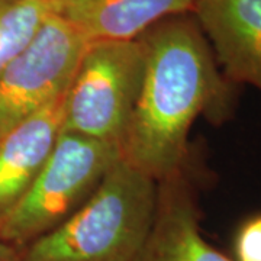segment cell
I'll return each instance as SVG.
<instances>
[{"label":"cell","mask_w":261,"mask_h":261,"mask_svg":"<svg viewBox=\"0 0 261 261\" xmlns=\"http://www.w3.org/2000/svg\"><path fill=\"white\" fill-rule=\"evenodd\" d=\"M49 16L45 0H0V73Z\"/></svg>","instance_id":"cell-10"},{"label":"cell","mask_w":261,"mask_h":261,"mask_svg":"<svg viewBox=\"0 0 261 261\" xmlns=\"http://www.w3.org/2000/svg\"><path fill=\"white\" fill-rule=\"evenodd\" d=\"M159 181L122 155L70 218L25 245L22 261H130L154 221Z\"/></svg>","instance_id":"cell-2"},{"label":"cell","mask_w":261,"mask_h":261,"mask_svg":"<svg viewBox=\"0 0 261 261\" xmlns=\"http://www.w3.org/2000/svg\"><path fill=\"white\" fill-rule=\"evenodd\" d=\"M119 157L118 144L63 130L27 193L0 216V238L22 250L51 232L83 205Z\"/></svg>","instance_id":"cell-3"},{"label":"cell","mask_w":261,"mask_h":261,"mask_svg":"<svg viewBox=\"0 0 261 261\" xmlns=\"http://www.w3.org/2000/svg\"><path fill=\"white\" fill-rule=\"evenodd\" d=\"M233 261H261V214L240 225L233 240Z\"/></svg>","instance_id":"cell-11"},{"label":"cell","mask_w":261,"mask_h":261,"mask_svg":"<svg viewBox=\"0 0 261 261\" xmlns=\"http://www.w3.org/2000/svg\"><path fill=\"white\" fill-rule=\"evenodd\" d=\"M192 13L225 77L261 92V0H195Z\"/></svg>","instance_id":"cell-7"},{"label":"cell","mask_w":261,"mask_h":261,"mask_svg":"<svg viewBox=\"0 0 261 261\" xmlns=\"http://www.w3.org/2000/svg\"><path fill=\"white\" fill-rule=\"evenodd\" d=\"M63 99L0 137V216L27 193L51 155L63 132Z\"/></svg>","instance_id":"cell-9"},{"label":"cell","mask_w":261,"mask_h":261,"mask_svg":"<svg viewBox=\"0 0 261 261\" xmlns=\"http://www.w3.org/2000/svg\"><path fill=\"white\" fill-rule=\"evenodd\" d=\"M0 261H22L20 250L0 238Z\"/></svg>","instance_id":"cell-12"},{"label":"cell","mask_w":261,"mask_h":261,"mask_svg":"<svg viewBox=\"0 0 261 261\" xmlns=\"http://www.w3.org/2000/svg\"><path fill=\"white\" fill-rule=\"evenodd\" d=\"M49 15L87 41L135 39L159 20L192 13L195 0H45Z\"/></svg>","instance_id":"cell-8"},{"label":"cell","mask_w":261,"mask_h":261,"mask_svg":"<svg viewBox=\"0 0 261 261\" xmlns=\"http://www.w3.org/2000/svg\"><path fill=\"white\" fill-rule=\"evenodd\" d=\"M144 70L138 38L89 41L63 99V130L121 147Z\"/></svg>","instance_id":"cell-4"},{"label":"cell","mask_w":261,"mask_h":261,"mask_svg":"<svg viewBox=\"0 0 261 261\" xmlns=\"http://www.w3.org/2000/svg\"><path fill=\"white\" fill-rule=\"evenodd\" d=\"M87 42L64 20L45 19L0 73V137L64 96Z\"/></svg>","instance_id":"cell-5"},{"label":"cell","mask_w":261,"mask_h":261,"mask_svg":"<svg viewBox=\"0 0 261 261\" xmlns=\"http://www.w3.org/2000/svg\"><path fill=\"white\" fill-rule=\"evenodd\" d=\"M200 219L192 167L160 180L154 221L130 261H233L206 240Z\"/></svg>","instance_id":"cell-6"},{"label":"cell","mask_w":261,"mask_h":261,"mask_svg":"<svg viewBox=\"0 0 261 261\" xmlns=\"http://www.w3.org/2000/svg\"><path fill=\"white\" fill-rule=\"evenodd\" d=\"M138 39L145 70L121 144L122 159L154 180L190 168V130L199 118L221 125L233 115L237 86L221 71L193 13L159 20Z\"/></svg>","instance_id":"cell-1"}]
</instances>
